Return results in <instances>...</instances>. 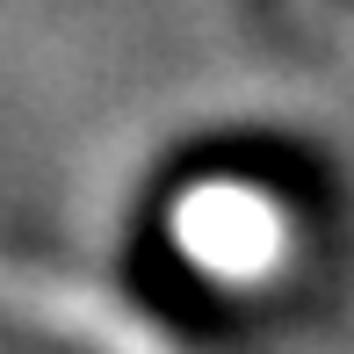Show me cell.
Masks as SVG:
<instances>
[{
    "label": "cell",
    "instance_id": "1",
    "mask_svg": "<svg viewBox=\"0 0 354 354\" xmlns=\"http://www.w3.org/2000/svg\"><path fill=\"white\" fill-rule=\"evenodd\" d=\"M0 311L37 326L44 340H58L73 354H188L145 311H131L123 297H109V289H94V282H73V275H58V268L0 261Z\"/></svg>",
    "mask_w": 354,
    "mask_h": 354
},
{
    "label": "cell",
    "instance_id": "2",
    "mask_svg": "<svg viewBox=\"0 0 354 354\" xmlns=\"http://www.w3.org/2000/svg\"><path fill=\"white\" fill-rule=\"evenodd\" d=\"M174 246L217 282H268L289 261V217L253 181H203L174 210Z\"/></svg>",
    "mask_w": 354,
    "mask_h": 354
},
{
    "label": "cell",
    "instance_id": "3",
    "mask_svg": "<svg viewBox=\"0 0 354 354\" xmlns=\"http://www.w3.org/2000/svg\"><path fill=\"white\" fill-rule=\"evenodd\" d=\"M289 8H297V15H304V22H311V15H318V0H289Z\"/></svg>",
    "mask_w": 354,
    "mask_h": 354
}]
</instances>
